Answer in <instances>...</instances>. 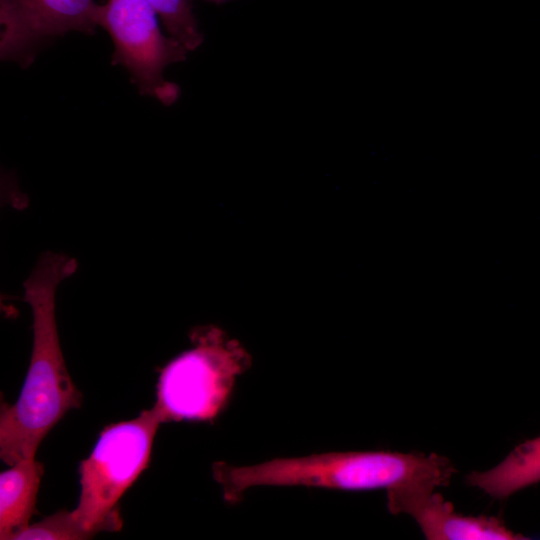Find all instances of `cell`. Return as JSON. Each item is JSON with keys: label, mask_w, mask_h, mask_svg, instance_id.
<instances>
[{"label": "cell", "mask_w": 540, "mask_h": 540, "mask_svg": "<svg viewBox=\"0 0 540 540\" xmlns=\"http://www.w3.org/2000/svg\"><path fill=\"white\" fill-rule=\"evenodd\" d=\"M433 484L406 488L387 498L392 514L407 513L429 540H520L527 537L514 533L494 516H466L455 512L451 502L434 493Z\"/></svg>", "instance_id": "obj_7"}, {"label": "cell", "mask_w": 540, "mask_h": 540, "mask_svg": "<svg viewBox=\"0 0 540 540\" xmlns=\"http://www.w3.org/2000/svg\"><path fill=\"white\" fill-rule=\"evenodd\" d=\"M158 13L147 0H107L100 5L98 26L112 38V64L123 66L143 95L173 104L179 87L166 80L165 68L186 59L179 41L162 33Z\"/></svg>", "instance_id": "obj_5"}, {"label": "cell", "mask_w": 540, "mask_h": 540, "mask_svg": "<svg viewBox=\"0 0 540 540\" xmlns=\"http://www.w3.org/2000/svg\"><path fill=\"white\" fill-rule=\"evenodd\" d=\"M161 423L152 407L132 420L111 424L80 463L81 491L77 507L71 512L93 536L121 528L116 504L147 467Z\"/></svg>", "instance_id": "obj_4"}, {"label": "cell", "mask_w": 540, "mask_h": 540, "mask_svg": "<svg viewBox=\"0 0 540 540\" xmlns=\"http://www.w3.org/2000/svg\"><path fill=\"white\" fill-rule=\"evenodd\" d=\"M93 535L84 529L74 518L72 512L60 510L41 521L29 524L15 539H89Z\"/></svg>", "instance_id": "obj_11"}, {"label": "cell", "mask_w": 540, "mask_h": 540, "mask_svg": "<svg viewBox=\"0 0 540 540\" xmlns=\"http://www.w3.org/2000/svg\"><path fill=\"white\" fill-rule=\"evenodd\" d=\"M76 269L73 257L45 252L23 284L33 314L31 359L17 402L4 404L0 415V457L11 466L35 457L52 427L81 405L82 395L65 365L55 318L57 286Z\"/></svg>", "instance_id": "obj_1"}, {"label": "cell", "mask_w": 540, "mask_h": 540, "mask_svg": "<svg viewBox=\"0 0 540 540\" xmlns=\"http://www.w3.org/2000/svg\"><path fill=\"white\" fill-rule=\"evenodd\" d=\"M99 8L94 0H0L1 59L26 66L46 38L93 33Z\"/></svg>", "instance_id": "obj_6"}, {"label": "cell", "mask_w": 540, "mask_h": 540, "mask_svg": "<svg viewBox=\"0 0 540 540\" xmlns=\"http://www.w3.org/2000/svg\"><path fill=\"white\" fill-rule=\"evenodd\" d=\"M189 337L192 347L172 359L158 379L153 407L162 423L213 420L251 366L245 347L219 327H196Z\"/></svg>", "instance_id": "obj_3"}, {"label": "cell", "mask_w": 540, "mask_h": 540, "mask_svg": "<svg viewBox=\"0 0 540 540\" xmlns=\"http://www.w3.org/2000/svg\"><path fill=\"white\" fill-rule=\"evenodd\" d=\"M43 466L24 458L0 474V539L15 540L35 512Z\"/></svg>", "instance_id": "obj_8"}, {"label": "cell", "mask_w": 540, "mask_h": 540, "mask_svg": "<svg viewBox=\"0 0 540 540\" xmlns=\"http://www.w3.org/2000/svg\"><path fill=\"white\" fill-rule=\"evenodd\" d=\"M540 482V436L517 445L494 468L466 476V483L490 497L506 499L526 487Z\"/></svg>", "instance_id": "obj_9"}, {"label": "cell", "mask_w": 540, "mask_h": 540, "mask_svg": "<svg viewBox=\"0 0 540 540\" xmlns=\"http://www.w3.org/2000/svg\"><path fill=\"white\" fill-rule=\"evenodd\" d=\"M162 19L169 36L179 41L188 51L203 42L190 0H147Z\"/></svg>", "instance_id": "obj_10"}, {"label": "cell", "mask_w": 540, "mask_h": 540, "mask_svg": "<svg viewBox=\"0 0 540 540\" xmlns=\"http://www.w3.org/2000/svg\"><path fill=\"white\" fill-rule=\"evenodd\" d=\"M456 472L450 460L432 453L350 451L275 458L259 464L212 465L223 499L231 504L257 486H303L333 490L385 489L387 498L421 484L449 485Z\"/></svg>", "instance_id": "obj_2"}]
</instances>
